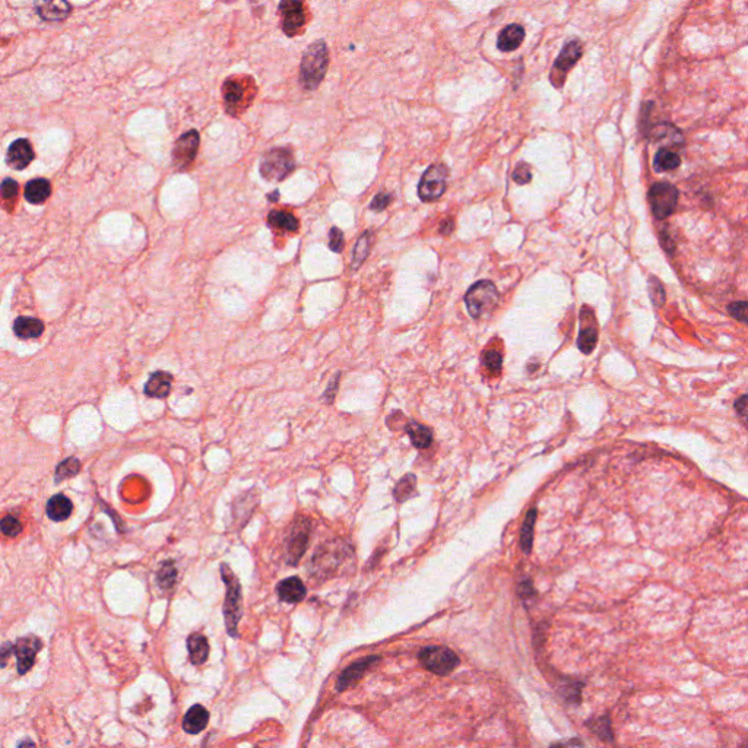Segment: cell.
<instances>
[{
    "label": "cell",
    "instance_id": "cell-1",
    "mask_svg": "<svg viewBox=\"0 0 748 748\" xmlns=\"http://www.w3.org/2000/svg\"><path fill=\"white\" fill-rule=\"evenodd\" d=\"M329 66V51L323 40L314 41L304 51L300 65V83L306 91L319 88Z\"/></svg>",
    "mask_w": 748,
    "mask_h": 748
},
{
    "label": "cell",
    "instance_id": "cell-2",
    "mask_svg": "<svg viewBox=\"0 0 748 748\" xmlns=\"http://www.w3.org/2000/svg\"><path fill=\"white\" fill-rule=\"evenodd\" d=\"M221 578L225 583V601H224V618L228 635L239 638V623L243 615V596L241 585L233 570L228 564L221 566Z\"/></svg>",
    "mask_w": 748,
    "mask_h": 748
},
{
    "label": "cell",
    "instance_id": "cell-3",
    "mask_svg": "<svg viewBox=\"0 0 748 748\" xmlns=\"http://www.w3.org/2000/svg\"><path fill=\"white\" fill-rule=\"evenodd\" d=\"M499 301V291L492 281L475 282L465 294V306L474 319L482 318L484 314L492 311Z\"/></svg>",
    "mask_w": 748,
    "mask_h": 748
},
{
    "label": "cell",
    "instance_id": "cell-4",
    "mask_svg": "<svg viewBox=\"0 0 748 748\" xmlns=\"http://www.w3.org/2000/svg\"><path fill=\"white\" fill-rule=\"evenodd\" d=\"M294 155L289 148H275L261 161V176L268 182H282L294 171Z\"/></svg>",
    "mask_w": 748,
    "mask_h": 748
},
{
    "label": "cell",
    "instance_id": "cell-5",
    "mask_svg": "<svg viewBox=\"0 0 748 748\" xmlns=\"http://www.w3.org/2000/svg\"><path fill=\"white\" fill-rule=\"evenodd\" d=\"M449 170L445 164L430 165L418 185V196L424 202H435L440 199L447 187Z\"/></svg>",
    "mask_w": 748,
    "mask_h": 748
},
{
    "label": "cell",
    "instance_id": "cell-6",
    "mask_svg": "<svg viewBox=\"0 0 748 748\" xmlns=\"http://www.w3.org/2000/svg\"><path fill=\"white\" fill-rule=\"evenodd\" d=\"M421 664L436 675H449L459 665V656L445 646H428L420 653Z\"/></svg>",
    "mask_w": 748,
    "mask_h": 748
},
{
    "label": "cell",
    "instance_id": "cell-7",
    "mask_svg": "<svg viewBox=\"0 0 748 748\" xmlns=\"http://www.w3.org/2000/svg\"><path fill=\"white\" fill-rule=\"evenodd\" d=\"M648 197L653 215L658 219H665L675 211L678 202V190L675 186L667 182H660L650 187Z\"/></svg>",
    "mask_w": 748,
    "mask_h": 748
},
{
    "label": "cell",
    "instance_id": "cell-8",
    "mask_svg": "<svg viewBox=\"0 0 748 748\" xmlns=\"http://www.w3.org/2000/svg\"><path fill=\"white\" fill-rule=\"evenodd\" d=\"M582 53H583V46L581 40H571L563 47V50L560 51L559 57L553 65V69H551L550 79L554 86L561 88L564 79H566V75L574 65L579 62Z\"/></svg>",
    "mask_w": 748,
    "mask_h": 748
},
{
    "label": "cell",
    "instance_id": "cell-9",
    "mask_svg": "<svg viewBox=\"0 0 748 748\" xmlns=\"http://www.w3.org/2000/svg\"><path fill=\"white\" fill-rule=\"evenodd\" d=\"M200 137L194 129L183 133L176 140L175 148H172V164L179 171H185L193 164L197 155Z\"/></svg>",
    "mask_w": 748,
    "mask_h": 748
},
{
    "label": "cell",
    "instance_id": "cell-10",
    "mask_svg": "<svg viewBox=\"0 0 748 748\" xmlns=\"http://www.w3.org/2000/svg\"><path fill=\"white\" fill-rule=\"evenodd\" d=\"M278 12L282 16V31L285 36H297L306 24L303 0H281Z\"/></svg>",
    "mask_w": 748,
    "mask_h": 748
},
{
    "label": "cell",
    "instance_id": "cell-11",
    "mask_svg": "<svg viewBox=\"0 0 748 748\" xmlns=\"http://www.w3.org/2000/svg\"><path fill=\"white\" fill-rule=\"evenodd\" d=\"M222 97L224 105L228 114L239 116V114L249 107L251 100H247V88L239 78H228L222 85Z\"/></svg>",
    "mask_w": 748,
    "mask_h": 748
},
{
    "label": "cell",
    "instance_id": "cell-12",
    "mask_svg": "<svg viewBox=\"0 0 748 748\" xmlns=\"http://www.w3.org/2000/svg\"><path fill=\"white\" fill-rule=\"evenodd\" d=\"M310 538V522L307 517H298L294 522L291 535L289 539V545H286V560L289 564L297 566L301 557L304 556Z\"/></svg>",
    "mask_w": 748,
    "mask_h": 748
},
{
    "label": "cell",
    "instance_id": "cell-13",
    "mask_svg": "<svg viewBox=\"0 0 748 748\" xmlns=\"http://www.w3.org/2000/svg\"><path fill=\"white\" fill-rule=\"evenodd\" d=\"M43 643L37 636H25L16 640L14 645V653L16 655V668L19 675H25L36 663V656L40 652Z\"/></svg>",
    "mask_w": 748,
    "mask_h": 748
},
{
    "label": "cell",
    "instance_id": "cell-14",
    "mask_svg": "<svg viewBox=\"0 0 748 748\" xmlns=\"http://www.w3.org/2000/svg\"><path fill=\"white\" fill-rule=\"evenodd\" d=\"M581 321H582V328H581L579 338H578V347L583 354H591L595 350L596 342H598V328H596V321H595L592 308L589 307L582 308Z\"/></svg>",
    "mask_w": 748,
    "mask_h": 748
},
{
    "label": "cell",
    "instance_id": "cell-15",
    "mask_svg": "<svg viewBox=\"0 0 748 748\" xmlns=\"http://www.w3.org/2000/svg\"><path fill=\"white\" fill-rule=\"evenodd\" d=\"M379 660H380L379 656H368V658L360 659L357 660V663L351 664L347 670H343L336 681L338 692L341 693L343 692V690H347L351 685H354L374 664L379 663Z\"/></svg>",
    "mask_w": 748,
    "mask_h": 748
},
{
    "label": "cell",
    "instance_id": "cell-16",
    "mask_svg": "<svg viewBox=\"0 0 748 748\" xmlns=\"http://www.w3.org/2000/svg\"><path fill=\"white\" fill-rule=\"evenodd\" d=\"M34 157L36 154H34V150L31 147L30 140L21 137V139L14 140L9 145L8 154H6V162L14 170H24L33 162Z\"/></svg>",
    "mask_w": 748,
    "mask_h": 748
},
{
    "label": "cell",
    "instance_id": "cell-17",
    "mask_svg": "<svg viewBox=\"0 0 748 748\" xmlns=\"http://www.w3.org/2000/svg\"><path fill=\"white\" fill-rule=\"evenodd\" d=\"M36 11L46 22H61L71 15L72 6L68 0H41Z\"/></svg>",
    "mask_w": 748,
    "mask_h": 748
},
{
    "label": "cell",
    "instance_id": "cell-18",
    "mask_svg": "<svg viewBox=\"0 0 748 748\" xmlns=\"http://www.w3.org/2000/svg\"><path fill=\"white\" fill-rule=\"evenodd\" d=\"M341 553L342 549H319V553L313 559L314 573L313 574H321V576H328L332 574L336 567L341 564Z\"/></svg>",
    "mask_w": 748,
    "mask_h": 748
},
{
    "label": "cell",
    "instance_id": "cell-19",
    "mask_svg": "<svg viewBox=\"0 0 748 748\" xmlns=\"http://www.w3.org/2000/svg\"><path fill=\"white\" fill-rule=\"evenodd\" d=\"M276 591H278L279 599L286 603H298L307 595V589L304 583L301 582L300 578H296V576L281 581L278 583Z\"/></svg>",
    "mask_w": 748,
    "mask_h": 748
},
{
    "label": "cell",
    "instance_id": "cell-20",
    "mask_svg": "<svg viewBox=\"0 0 748 748\" xmlns=\"http://www.w3.org/2000/svg\"><path fill=\"white\" fill-rule=\"evenodd\" d=\"M208 722L209 712L202 705H194L183 717V729L190 735H196L208 727Z\"/></svg>",
    "mask_w": 748,
    "mask_h": 748
},
{
    "label": "cell",
    "instance_id": "cell-21",
    "mask_svg": "<svg viewBox=\"0 0 748 748\" xmlns=\"http://www.w3.org/2000/svg\"><path fill=\"white\" fill-rule=\"evenodd\" d=\"M186 643H187L190 663L197 667L204 665L209 656L208 639L204 635H200V633H192V635L187 638Z\"/></svg>",
    "mask_w": 748,
    "mask_h": 748
},
{
    "label": "cell",
    "instance_id": "cell-22",
    "mask_svg": "<svg viewBox=\"0 0 748 748\" xmlns=\"http://www.w3.org/2000/svg\"><path fill=\"white\" fill-rule=\"evenodd\" d=\"M72 511H73V503L65 494L53 496L47 502V506H46V513L48 516V519L54 522H63L69 519Z\"/></svg>",
    "mask_w": 748,
    "mask_h": 748
},
{
    "label": "cell",
    "instance_id": "cell-23",
    "mask_svg": "<svg viewBox=\"0 0 748 748\" xmlns=\"http://www.w3.org/2000/svg\"><path fill=\"white\" fill-rule=\"evenodd\" d=\"M525 38V30L519 24H511L506 26L497 38V47L500 51H513L521 47Z\"/></svg>",
    "mask_w": 748,
    "mask_h": 748
},
{
    "label": "cell",
    "instance_id": "cell-24",
    "mask_svg": "<svg viewBox=\"0 0 748 748\" xmlns=\"http://www.w3.org/2000/svg\"><path fill=\"white\" fill-rule=\"evenodd\" d=\"M171 382H172V378L170 373L155 371L151 374V378L148 379L145 385V393L150 398H157V399L167 398L171 390Z\"/></svg>",
    "mask_w": 748,
    "mask_h": 748
},
{
    "label": "cell",
    "instance_id": "cell-25",
    "mask_svg": "<svg viewBox=\"0 0 748 748\" xmlns=\"http://www.w3.org/2000/svg\"><path fill=\"white\" fill-rule=\"evenodd\" d=\"M14 332L21 339H36L43 335L44 323L30 316H21L14 322Z\"/></svg>",
    "mask_w": 748,
    "mask_h": 748
},
{
    "label": "cell",
    "instance_id": "cell-26",
    "mask_svg": "<svg viewBox=\"0 0 748 748\" xmlns=\"http://www.w3.org/2000/svg\"><path fill=\"white\" fill-rule=\"evenodd\" d=\"M50 193H51V185L46 179L30 180V182L26 183L25 192H24L26 202H30L33 205L44 204L46 200L48 199Z\"/></svg>",
    "mask_w": 748,
    "mask_h": 748
},
{
    "label": "cell",
    "instance_id": "cell-27",
    "mask_svg": "<svg viewBox=\"0 0 748 748\" xmlns=\"http://www.w3.org/2000/svg\"><path fill=\"white\" fill-rule=\"evenodd\" d=\"M268 224L274 229H281V232H289V233H296L300 227L298 219L291 212L279 211V209L269 212Z\"/></svg>",
    "mask_w": 748,
    "mask_h": 748
},
{
    "label": "cell",
    "instance_id": "cell-28",
    "mask_svg": "<svg viewBox=\"0 0 748 748\" xmlns=\"http://www.w3.org/2000/svg\"><path fill=\"white\" fill-rule=\"evenodd\" d=\"M407 433L412 442V445L417 449H427L431 443H433V433L431 430L422 424L411 422L407 427Z\"/></svg>",
    "mask_w": 748,
    "mask_h": 748
},
{
    "label": "cell",
    "instance_id": "cell-29",
    "mask_svg": "<svg viewBox=\"0 0 748 748\" xmlns=\"http://www.w3.org/2000/svg\"><path fill=\"white\" fill-rule=\"evenodd\" d=\"M177 581V567L176 563L172 560H167L161 564L158 573H157V583L161 589L170 591L175 588Z\"/></svg>",
    "mask_w": 748,
    "mask_h": 748
},
{
    "label": "cell",
    "instance_id": "cell-30",
    "mask_svg": "<svg viewBox=\"0 0 748 748\" xmlns=\"http://www.w3.org/2000/svg\"><path fill=\"white\" fill-rule=\"evenodd\" d=\"M586 725L602 741H606V742H613L614 741V734H613V729H611V721H610L608 715L593 717V719H591V721L586 722Z\"/></svg>",
    "mask_w": 748,
    "mask_h": 748
},
{
    "label": "cell",
    "instance_id": "cell-31",
    "mask_svg": "<svg viewBox=\"0 0 748 748\" xmlns=\"http://www.w3.org/2000/svg\"><path fill=\"white\" fill-rule=\"evenodd\" d=\"M535 522H536V509H531L525 517V522L521 531V549L525 554H529L532 550Z\"/></svg>",
    "mask_w": 748,
    "mask_h": 748
},
{
    "label": "cell",
    "instance_id": "cell-32",
    "mask_svg": "<svg viewBox=\"0 0 748 748\" xmlns=\"http://www.w3.org/2000/svg\"><path fill=\"white\" fill-rule=\"evenodd\" d=\"M681 164V158L678 154L670 151V150H660L656 152L653 160V167L656 171H672L678 168Z\"/></svg>",
    "mask_w": 748,
    "mask_h": 748
},
{
    "label": "cell",
    "instance_id": "cell-33",
    "mask_svg": "<svg viewBox=\"0 0 748 748\" xmlns=\"http://www.w3.org/2000/svg\"><path fill=\"white\" fill-rule=\"evenodd\" d=\"M80 471V462L78 457H68L65 459L63 462H61L59 465H57L56 468V472H54V481L59 484V482H63L65 479L68 478H72L75 475H78Z\"/></svg>",
    "mask_w": 748,
    "mask_h": 748
},
{
    "label": "cell",
    "instance_id": "cell-34",
    "mask_svg": "<svg viewBox=\"0 0 748 748\" xmlns=\"http://www.w3.org/2000/svg\"><path fill=\"white\" fill-rule=\"evenodd\" d=\"M370 246H371V233L365 232V233L361 234V237L357 240V243L354 246L353 269H358L364 264V261H365L368 253H370Z\"/></svg>",
    "mask_w": 748,
    "mask_h": 748
},
{
    "label": "cell",
    "instance_id": "cell-35",
    "mask_svg": "<svg viewBox=\"0 0 748 748\" xmlns=\"http://www.w3.org/2000/svg\"><path fill=\"white\" fill-rule=\"evenodd\" d=\"M415 488H417V478L411 474L405 475L395 487V492H393L395 499L400 503L411 499L415 494Z\"/></svg>",
    "mask_w": 748,
    "mask_h": 748
},
{
    "label": "cell",
    "instance_id": "cell-36",
    "mask_svg": "<svg viewBox=\"0 0 748 748\" xmlns=\"http://www.w3.org/2000/svg\"><path fill=\"white\" fill-rule=\"evenodd\" d=\"M482 364L487 367L488 371L499 373L503 365V357L496 350H488L482 354Z\"/></svg>",
    "mask_w": 748,
    "mask_h": 748
},
{
    "label": "cell",
    "instance_id": "cell-37",
    "mask_svg": "<svg viewBox=\"0 0 748 748\" xmlns=\"http://www.w3.org/2000/svg\"><path fill=\"white\" fill-rule=\"evenodd\" d=\"M649 293H650V298H652V303L656 306V307H660L664 303H665V290L663 284H660L656 278H650L649 281Z\"/></svg>",
    "mask_w": 748,
    "mask_h": 748
},
{
    "label": "cell",
    "instance_id": "cell-38",
    "mask_svg": "<svg viewBox=\"0 0 748 748\" xmlns=\"http://www.w3.org/2000/svg\"><path fill=\"white\" fill-rule=\"evenodd\" d=\"M21 531H22V524L19 522V519H18L16 516H12V514L4 516V519H2V532H4V535L14 538V536L19 535Z\"/></svg>",
    "mask_w": 748,
    "mask_h": 748
},
{
    "label": "cell",
    "instance_id": "cell-39",
    "mask_svg": "<svg viewBox=\"0 0 748 748\" xmlns=\"http://www.w3.org/2000/svg\"><path fill=\"white\" fill-rule=\"evenodd\" d=\"M729 313L732 318H735L737 321L745 323L748 326V301H737V303H732L729 304L728 307Z\"/></svg>",
    "mask_w": 748,
    "mask_h": 748
},
{
    "label": "cell",
    "instance_id": "cell-40",
    "mask_svg": "<svg viewBox=\"0 0 748 748\" xmlns=\"http://www.w3.org/2000/svg\"><path fill=\"white\" fill-rule=\"evenodd\" d=\"M531 179H532L531 168H529V165L525 164V162H522V164L517 165L516 170L513 171V180H514L516 183H519V185H526V183L531 182Z\"/></svg>",
    "mask_w": 748,
    "mask_h": 748
},
{
    "label": "cell",
    "instance_id": "cell-41",
    "mask_svg": "<svg viewBox=\"0 0 748 748\" xmlns=\"http://www.w3.org/2000/svg\"><path fill=\"white\" fill-rule=\"evenodd\" d=\"M329 247L335 253H341L343 249V233L338 227H332L329 233Z\"/></svg>",
    "mask_w": 748,
    "mask_h": 748
},
{
    "label": "cell",
    "instance_id": "cell-42",
    "mask_svg": "<svg viewBox=\"0 0 748 748\" xmlns=\"http://www.w3.org/2000/svg\"><path fill=\"white\" fill-rule=\"evenodd\" d=\"M392 199H393L392 194H389L386 192H380V193H378L376 196L373 197L371 204H370V209H373V211H383L392 202Z\"/></svg>",
    "mask_w": 748,
    "mask_h": 748
},
{
    "label": "cell",
    "instance_id": "cell-43",
    "mask_svg": "<svg viewBox=\"0 0 748 748\" xmlns=\"http://www.w3.org/2000/svg\"><path fill=\"white\" fill-rule=\"evenodd\" d=\"M19 193V185L14 179H5L2 182V196L5 200L16 199Z\"/></svg>",
    "mask_w": 748,
    "mask_h": 748
},
{
    "label": "cell",
    "instance_id": "cell-44",
    "mask_svg": "<svg viewBox=\"0 0 748 748\" xmlns=\"http://www.w3.org/2000/svg\"><path fill=\"white\" fill-rule=\"evenodd\" d=\"M735 411L737 414L739 415L741 421L744 422V425L748 428V393L747 395H742L737 402H735Z\"/></svg>",
    "mask_w": 748,
    "mask_h": 748
},
{
    "label": "cell",
    "instance_id": "cell-45",
    "mask_svg": "<svg viewBox=\"0 0 748 748\" xmlns=\"http://www.w3.org/2000/svg\"><path fill=\"white\" fill-rule=\"evenodd\" d=\"M453 228H454V221H453V218H447V219H445V221L440 224L439 232H440V234L447 236V234H450V233L453 232Z\"/></svg>",
    "mask_w": 748,
    "mask_h": 748
},
{
    "label": "cell",
    "instance_id": "cell-46",
    "mask_svg": "<svg viewBox=\"0 0 748 748\" xmlns=\"http://www.w3.org/2000/svg\"><path fill=\"white\" fill-rule=\"evenodd\" d=\"M12 652H14V645H11L9 642H6V643L4 645V648H2V667H4V668L6 667V659H8L9 653H12Z\"/></svg>",
    "mask_w": 748,
    "mask_h": 748
},
{
    "label": "cell",
    "instance_id": "cell-47",
    "mask_svg": "<svg viewBox=\"0 0 748 748\" xmlns=\"http://www.w3.org/2000/svg\"><path fill=\"white\" fill-rule=\"evenodd\" d=\"M747 745H748V744H747Z\"/></svg>",
    "mask_w": 748,
    "mask_h": 748
}]
</instances>
